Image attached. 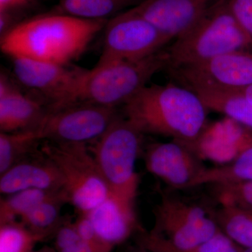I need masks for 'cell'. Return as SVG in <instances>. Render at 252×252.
<instances>
[{
	"instance_id": "cell-1",
	"label": "cell",
	"mask_w": 252,
	"mask_h": 252,
	"mask_svg": "<svg viewBox=\"0 0 252 252\" xmlns=\"http://www.w3.org/2000/svg\"><path fill=\"white\" fill-rule=\"evenodd\" d=\"M107 20H86L55 12L18 23L1 36V51L23 58L69 65L84 54Z\"/></svg>"
},
{
	"instance_id": "cell-2",
	"label": "cell",
	"mask_w": 252,
	"mask_h": 252,
	"mask_svg": "<svg viewBox=\"0 0 252 252\" xmlns=\"http://www.w3.org/2000/svg\"><path fill=\"white\" fill-rule=\"evenodd\" d=\"M124 110L142 134L171 137L190 147L206 127L208 109L196 93L170 84L146 86L124 104Z\"/></svg>"
},
{
	"instance_id": "cell-3",
	"label": "cell",
	"mask_w": 252,
	"mask_h": 252,
	"mask_svg": "<svg viewBox=\"0 0 252 252\" xmlns=\"http://www.w3.org/2000/svg\"><path fill=\"white\" fill-rule=\"evenodd\" d=\"M166 67L168 57L166 51L162 50L139 61L96 64L93 69H84L70 97L61 108L79 103L117 108L128 102L147 86L153 76Z\"/></svg>"
},
{
	"instance_id": "cell-4",
	"label": "cell",
	"mask_w": 252,
	"mask_h": 252,
	"mask_svg": "<svg viewBox=\"0 0 252 252\" xmlns=\"http://www.w3.org/2000/svg\"><path fill=\"white\" fill-rule=\"evenodd\" d=\"M150 231L137 233L138 246L151 252H187L220 230L215 213L200 205L162 195Z\"/></svg>"
},
{
	"instance_id": "cell-5",
	"label": "cell",
	"mask_w": 252,
	"mask_h": 252,
	"mask_svg": "<svg viewBox=\"0 0 252 252\" xmlns=\"http://www.w3.org/2000/svg\"><path fill=\"white\" fill-rule=\"evenodd\" d=\"M252 51L228 0L215 6L167 50L170 69L186 67L233 51Z\"/></svg>"
},
{
	"instance_id": "cell-6",
	"label": "cell",
	"mask_w": 252,
	"mask_h": 252,
	"mask_svg": "<svg viewBox=\"0 0 252 252\" xmlns=\"http://www.w3.org/2000/svg\"><path fill=\"white\" fill-rule=\"evenodd\" d=\"M142 133L125 117L118 116L107 130L90 146L109 195L134 208L138 190L136 161Z\"/></svg>"
},
{
	"instance_id": "cell-7",
	"label": "cell",
	"mask_w": 252,
	"mask_h": 252,
	"mask_svg": "<svg viewBox=\"0 0 252 252\" xmlns=\"http://www.w3.org/2000/svg\"><path fill=\"white\" fill-rule=\"evenodd\" d=\"M41 150L57 167L68 203L79 214L89 213L109 196L108 187L87 144L44 141Z\"/></svg>"
},
{
	"instance_id": "cell-8",
	"label": "cell",
	"mask_w": 252,
	"mask_h": 252,
	"mask_svg": "<svg viewBox=\"0 0 252 252\" xmlns=\"http://www.w3.org/2000/svg\"><path fill=\"white\" fill-rule=\"evenodd\" d=\"M170 41L131 9L107 21L100 57L96 64L144 59L161 51Z\"/></svg>"
},
{
	"instance_id": "cell-9",
	"label": "cell",
	"mask_w": 252,
	"mask_h": 252,
	"mask_svg": "<svg viewBox=\"0 0 252 252\" xmlns=\"http://www.w3.org/2000/svg\"><path fill=\"white\" fill-rule=\"evenodd\" d=\"M119 116L117 108L97 104H70L46 111L34 129L41 141L84 143L97 140Z\"/></svg>"
},
{
	"instance_id": "cell-10",
	"label": "cell",
	"mask_w": 252,
	"mask_h": 252,
	"mask_svg": "<svg viewBox=\"0 0 252 252\" xmlns=\"http://www.w3.org/2000/svg\"><path fill=\"white\" fill-rule=\"evenodd\" d=\"M170 69L176 79L192 91H243L252 86V51H233Z\"/></svg>"
},
{
	"instance_id": "cell-11",
	"label": "cell",
	"mask_w": 252,
	"mask_h": 252,
	"mask_svg": "<svg viewBox=\"0 0 252 252\" xmlns=\"http://www.w3.org/2000/svg\"><path fill=\"white\" fill-rule=\"evenodd\" d=\"M16 79L48 101V109L61 108L72 94L84 69L23 58L11 59Z\"/></svg>"
},
{
	"instance_id": "cell-12",
	"label": "cell",
	"mask_w": 252,
	"mask_h": 252,
	"mask_svg": "<svg viewBox=\"0 0 252 252\" xmlns=\"http://www.w3.org/2000/svg\"><path fill=\"white\" fill-rule=\"evenodd\" d=\"M224 0H144L132 8L169 39L188 31Z\"/></svg>"
},
{
	"instance_id": "cell-13",
	"label": "cell",
	"mask_w": 252,
	"mask_h": 252,
	"mask_svg": "<svg viewBox=\"0 0 252 252\" xmlns=\"http://www.w3.org/2000/svg\"><path fill=\"white\" fill-rule=\"evenodd\" d=\"M200 160L187 146L173 140L150 144L144 154L148 172L177 189H189L205 168Z\"/></svg>"
},
{
	"instance_id": "cell-14",
	"label": "cell",
	"mask_w": 252,
	"mask_h": 252,
	"mask_svg": "<svg viewBox=\"0 0 252 252\" xmlns=\"http://www.w3.org/2000/svg\"><path fill=\"white\" fill-rule=\"evenodd\" d=\"M252 146V131L228 119L206 126L195 143L189 147L200 159L224 165Z\"/></svg>"
},
{
	"instance_id": "cell-15",
	"label": "cell",
	"mask_w": 252,
	"mask_h": 252,
	"mask_svg": "<svg viewBox=\"0 0 252 252\" xmlns=\"http://www.w3.org/2000/svg\"><path fill=\"white\" fill-rule=\"evenodd\" d=\"M0 175V193L4 195L28 189L63 190L57 167L41 150Z\"/></svg>"
},
{
	"instance_id": "cell-16",
	"label": "cell",
	"mask_w": 252,
	"mask_h": 252,
	"mask_svg": "<svg viewBox=\"0 0 252 252\" xmlns=\"http://www.w3.org/2000/svg\"><path fill=\"white\" fill-rule=\"evenodd\" d=\"M43 104L23 94L6 76L0 78V130L15 132L34 130L46 113Z\"/></svg>"
},
{
	"instance_id": "cell-17",
	"label": "cell",
	"mask_w": 252,
	"mask_h": 252,
	"mask_svg": "<svg viewBox=\"0 0 252 252\" xmlns=\"http://www.w3.org/2000/svg\"><path fill=\"white\" fill-rule=\"evenodd\" d=\"M87 214L100 238L113 248L142 230L134 208L111 195Z\"/></svg>"
},
{
	"instance_id": "cell-18",
	"label": "cell",
	"mask_w": 252,
	"mask_h": 252,
	"mask_svg": "<svg viewBox=\"0 0 252 252\" xmlns=\"http://www.w3.org/2000/svg\"><path fill=\"white\" fill-rule=\"evenodd\" d=\"M208 110L223 114L252 131V104L241 91L197 90Z\"/></svg>"
},
{
	"instance_id": "cell-19",
	"label": "cell",
	"mask_w": 252,
	"mask_h": 252,
	"mask_svg": "<svg viewBox=\"0 0 252 252\" xmlns=\"http://www.w3.org/2000/svg\"><path fill=\"white\" fill-rule=\"evenodd\" d=\"M66 203H68V200L64 192H56L34 207L19 221L45 241L54 238L56 230L64 220L61 213L63 205Z\"/></svg>"
},
{
	"instance_id": "cell-20",
	"label": "cell",
	"mask_w": 252,
	"mask_h": 252,
	"mask_svg": "<svg viewBox=\"0 0 252 252\" xmlns=\"http://www.w3.org/2000/svg\"><path fill=\"white\" fill-rule=\"evenodd\" d=\"M252 181V146L244 151L233 161L205 169L194 180L189 188L201 185H220Z\"/></svg>"
},
{
	"instance_id": "cell-21",
	"label": "cell",
	"mask_w": 252,
	"mask_h": 252,
	"mask_svg": "<svg viewBox=\"0 0 252 252\" xmlns=\"http://www.w3.org/2000/svg\"><path fill=\"white\" fill-rule=\"evenodd\" d=\"M34 130L0 133V175L18 162L41 152Z\"/></svg>"
},
{
	"instance_id": "cell-22",
	"label": "cell",
	"mask_w": 252,
	"mask_h": 252,
	"mask_svg": "<svg viewBox=\"0 0 252 252\" xmlns=\"http://www.w3.org/2000/svg\"><path fill=\"white\" fill-rule=\"evenodd\" d=\"M220 231L242 248H252V210L220 205L215 213Z\"/></svg>"
},
{
	"instance_id": "cell-23",
	"label": "cell",
	"mask_w": 252,
	"mask_h": 252,
	"mask_svg": "<svg viewBox=\"0 0 252 252\" xmlns=\"http://www.w3.org/2000/svg\"><path fill=\"white\" fill-rule=\"evenodd\" d=\"M40 189H28L10 194L0 200V225L21 220L41 202L56 192Z\"/></svg>"
},
{
	"instance_id": "cell-24",
	"label": "cell",
	"mask_w": 252,
	"mask_h": 252,
	"mask_svg": "<svg viewBox=\"0 0 252 252\" xmlns=\"http://www.w3.org/2000/svg\"><path fill=\"white\" fill-rule=\"evenodd\" d=\"M129 0H60L56 12L86 20H107Z\"/></svg>"
},
{
	"instance_id": "cell-25",
	"label": "cell",
	"mask_w": 252,
	"mask_h": 252,
	"mask_svg": "<svg viewBox=\"0 0 252 252\" xmlns=\"http://www.w3.org/2000/svg\"><path fill=\"white\" fill-rule=\"evenodd\" d=\"M44 239L20 221L0 225V252H32Z\"/></svg>"
},
{
	"instance_id": "cell-26",
	"label": "cell",
	"mask_w": 252,
	"mask_h": 252,
	"mask_svg": "<svg viewBox=\"0 0 252 252\" xmlns=\"http://www.w3.org/2000/svg\"><path fill=\"white\" fill-rule=\"evenodd\" d=\"M55 250L57 252H98L78 234L74 222L64 220L54 235Z\"/></svg>"
},
{
	"instance_id": "cell-27",
	"label": "cell",
	"mask_w": 252,
	"mask_h": 252,
	"mask_svg": "<svg viewBox=\"0 0 252 252\" xmlns=\"http://www.w3.org/2000/svg\"><path fill=\"white\" fill-rule=\"evenodd\" d=\"M215 190L220 205H235L252 210V181L215 185Z\"/></svg>"
},
{
	"instance_id": "cell-28",
	"label": "cell",
	"mask_w": 252,
	"mask_h": 252,
	"mask_svg": "<svg viewBox=\"0 0 252 252\" xmlns=\"http://www.w3.org/2000/svg\"><path fill=\"white\" fill-rule=\"evenodd\" d=\"M74 225L81 239L97 252H111L114 249L100 238L87 213L79 214Z\"/></svg>"
},
{
	"instance_id": "cell-29",
	"label": "cell",
	"mask_w": 252,
	"mask_h": 252,
	"mask_svg": "<svg viewBox=\"0 0 252 252\" xmlns=\"http://www.w3.org/2000/svg\"><path fill=\"white\" fill-rule=\"evenodd\" d=\"M243 249L220 230L210 238L187 252H242Z\"/></svg>"
},
{
	"instance_id": "cell-30",
	"label": "cell",
	"mask_w": 252,
	"mask_h": 252,
	"mask_svg": "<svg viewBox=\"0 0 252 252\" xmlns=\"http://www.w3.org/2000/svg\"><path fill=\"white\" fill-rule=\"evenodd\" d=\"M230 11L251 43L252 48V0H228Z\"/></svg>"
},
{
	"instance_id": "cell-31",
	"label": "cell",
	"mask_w": 252,
	"mask_h": 252,
	"mask_svg": "<svg viewBox=\"0 0 252 252\" xmlns=\"http://www.w3.org/2000/svg\"><path fill=\"white\" fill-rule=\"evenodd\" d=\"M32 1L33 0H0V12L14 11L29 6Z\"/></svg>"
},
{
	"instance_id": "cell-32",
	"label": "cell",
	"mask_w": 252,
	"mask_h": 252,
	"mask_svg": "<svg viewBox=\"0 0 252 252\" xmlns=\"http://www.w3.org/2000/svg\"><path fill=\"white\" fill-rule=\"evenodd\" d=\"M14 11L0 12V34L1 36L6 34L11 28L16 26L14 23Z\"/></svg>"
},
{
	"instance_id": "cell-33",
	"label": "cell",
	"mask_w": 252,
	"mask_h": 252,
	"mask_svg": "<svg viewBox=\"0 0 252 252\" xmlns=\"http://www.w3.org/2000/svg\"><path fill=\"white\" fill-rule=\"evenodd\" d=\"M241 91L243 93V94H245L247 99H248V100L252 104V86H250V87L247 88V89H244V90Z\"/></svg>"
},
{
	"instance_id": "cell-34",
	"label": "cell",
	"mask_w": 252,
	"mask_h": 252,
	"mask_svg": "<svg viewBox=\"0 0 252 252\" xmlns=\"http://www.w3.org/2000/svg\"><path fill=\"white\" fill-rule=\"evenodd\" d=\"M32 252H57L55 250L54 248H51L49 246H44L43 248L39 249V250H36V251H33Z\"/></svg>"
},
{
	"instance_id": "cell-35",
	"label": "cell",
	"mask_w": 252,
	"mask_h": 252,
	"mask_svg": "<svg viewBox=\"0 0 252 252\" xmlns=\"http://www.w3.org/2000/svg\"><path fill=\"white\" fill-rule=\"evenodd\" d=\"M135 252H151L147 251V250H144V249L140 248V247H139V250H137V251Z\"/></svg>"
},
{
	"instance_id": "cell-36",
	"label": "cell",
	"mask_w": 252,
	"mask_h": 252,
	"mask_svg": "<svg viewBox=\"0 0 252 252\" xmlns=\"http://www.w3.org/2000/svg\"><path fill=\"white\" fill-rule=\"evenodd\" d=\"M242 252H252V248L243 249Z\"/></svg>"
}]
</instances>
